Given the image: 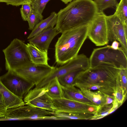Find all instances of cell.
<instances>
[{
    "label": "cell",
    "mask_w": 127,
    "mask_h": 127,
    "mask_svg": "<svg viewBox=\"0 0 127 127\" xmlns=\"http://www.w3.org/2000/svg\"><path fill=\"white\" fill-rule=\"evenodd\" d=\"M120 69L110 64L101 63L79 72L73 85L79 89L98 91L105 95L114 96L120 82Z\"/></svg>",
    "instance_id": "1"
},
{
    "label": "cell",
    "mask_w": 127,
    "mask_h": 127,
    "mask_svg": "<svg viewBox=\"0 0 127 127\" xmlns=\"http://www.w3.org/2000/svg\"><path fill=\"white\" fill-rule=\"evenodd\" d=\"M93 0H74L57 13L55 28L60 33L88 25L97 13Z\"/></svg>",
    "instance_id": "2"
},
{
    "label": "cell",
    "mask_w": 127,
    "mask_h": 127,
    "mask_svg": "<svg viewBox=\"0 0 127 127\" xmlns=\"http://www.w3.org/2000/svg\"><path fill=\"white\" fill-rule=\"evenodd\" d=\"M88 25L67 30L61 33L55 45L57 64L63 65L78 55L87 37Z\"/></svg>",
    "instance_id": "3"
},
{
    "label": "cell",
    "mask_w": 127,
    "mask_h": 127,
    "mask_svg": "<svg viewBox=\"0 0 127 127\" xmlns=\"http://www.w3.org/2000/svg\"><path fill=\"white\" fill-rule=\"evenodd\" d=\"M127 53L121 47L115 50L110 45L94 49L89 59L90 67L101 63L110 64L119 69L127 68Z\"/></svg>",
    "instance_id": "4"
},
{
    "label": "cell",
    "mask_w": 127,
    "mask_h": 127,
    "mask_svg": "<svg viewBox=\"0 0 127 127\" xmlns=\"http://www.w3.org/2000/svg\"><path fill=\"white\" fill-rule=\"evenodd\" d=\"M4 54L6 69L12 71L31 62L27 44L24 41L16 38L3 50Z\"/></svg>",
    "instance_id": "5"
},
{
    "label": "cell",
    "mask_w": 127,
    "mask_h": 127,
    "mask_svg": "<svg viewBox=\"0 0 127 127\" xmlns=\"http://www.w3.org/2000/svg\"><path fill=\"white\" fill-rule=\"evenodd\" d=\"M1 118L8 120H56L51 112L25 104L7 109L4 116Z\"/></svg>",
    "instance_id": "6"
},
{
    "label": "cell",
    "mask_w": 127,
    "mask_h": 127,
    "mask_svg": "<svg viewBox=\"0 0 127 127\" xmlns=\"http://www.w3.org/2000/svg\"><path fill=\"white\" fill-rule=\"evenodd\" d=\"M56 67L49 64H35L31 62L10 71L36 86L53 72Z\"/></svg>",
    "instance_id": "7"
},
{
    "label": "cell",
    "mask_w": 127,
    "mask_h": 127,
    "mask_svg": "<svg viewBox=\"0 0 127 127\" xmlns=\"http://www.w3.org/2000/svg\"><path fill=\"white\" fill-rule=\"evenodd\" d=\"M106 16L103 12H97L88 25L87 37L96 46H103L109 42Z\"/></svg>",
    "instance_id": "8"
},
{
    "label": "cell",
    "mask_w": 127,
    "mask_h": 127,
    "mask_svg": "<svg viewBox=\"0 0 127 127\" xmlns=\"http://www.w3.org/2000/svg\"><path fill=\"white\" fill-rule=\"evenodd\" d=\"M55 70L35 87H44L55 77L58 78L72 71L79 69L86 70L90 66L89 59L83 54L78 55L65 64Z\"/></svg>",
    "instance_id": "9"
},
{
    "label": "cell",
    "mask_w": 127,
    "mask_h": 127,
    "mask_svg": "<svg viewBox=\"0 0 127 127\" xmlns=\"http://www.w3.org/2000/svg\"><path fill=\"white\" fill-rule=\"evenodd\" d=\"M108 41H118L121 47L127 53V25L114 13L106 17Z\"/></svg>",
    "instance_id": "10"
},
{
    "label": "cell",
    "mask_w": 127,
    "mask_h": 127,
    "mask_svg": "<svg viewBox=\"0 0 127 127\" xmlns=\"http://www.w3.org/2000/svg\"><path fill=\"white\" fill-rule=\"evenodd\" d=\"M57 112L72 114H89L94 115L98 106L63 97L52 99Z\"/></svg>",
    "instance_id": "11"
},
{
    "label": "cell",
    "mask_w": 127,
    "mask_h": 127,
    "mask_svg": "<svg viewBox=\"0 0 127 127\" xmlns=\"http://www.w3.org/2000/svg\"><path fill=\"white\" fill-rule=\"evenodd\" d=\"M0 77L2 83L10 92L23 99L35 86L10 71Z\"/></svg>",
    "instance_id": "12"
},
{
    "label": "cell",
    "mask_w": 127,
    "mask_h": 127,
    "mask_svg": "<svg viewBox=\"0 0 127 127\" xmlns=\"http://www.w3.org/2000/svg\"><path fill=\"white\" fill-rule=\"evenodd\" d=\"M25 105L55 112L56 107L52 99L47 94L45 88L35 87L30 90L23 99Z\"/></svg>",
    "instance_id": "13"
},
{
    "label": "cell",
    "mask_w": 127,
    "mask_h": 127,
    "mask_svg": "<svg viewBox=\"0 0 127 127\" xmlns=\"http://www.w3.org/2000/svg\"><path fill=\"white\" fill-rule=\"evenodd\" d=\"M55 27H51L28 39L29 43L39 49L48 51L53 39L59 33Z\"/></svg>",
    "instance_id": "14"
},
{
    "label": "cell",
    "mask_w": 127,
    "mask_h": 127,
    "mask_svg": "<svg viewBox=\"0 0 127 127\" xmlns=\"http://www.w3.org/2000/svg\"><path fill=\"white\" fill-rule=\"evenodd\" d=\"M0 93L3 97L7 109L25 105L22 99L15 95L4 85L0 77Z\"/></svg>",
    "instance_id": "15"
},
{
    "label": "cell",
    "mask_w": 127,
    "mask_h": 127,
    "mask_svg": "<svg viewBox=\"0 0 127 127\" xmlns=\"http://www.w3.org/2000/svg\"><path fill=\"white\" fill-rule=\"evenodd\" d=\"M26 44L30 60L32 63L37 64H48L49 58L47 51H42L29 43Z\"/></svg>",
    "instance_id": "16"
},
{
    "label": "cell",
    "mask_w": 127,
    "mask_h": 127,
    "mask_svg": "<svg viewBox=\"0 0 127 127\" xmlns=\"http://www.w3.org/2000/svg\"><path fill=\"white\" fill-rule=\"evenodd\" d=\"M62 86L64 98L86 103L94 105L91 101L82 94L80 89L76 87L73 85L66 86Z\"/></svg>",
    "instance_id": "17"
},
{
    "label": "cell",
    "mask_w": 127,
    "mask_h": 127,
    "mask_svg": "<svg viewBox=\"0 0 127 127\" xmlns=\"http://www.w3.org/2000/svg\"><path fill=\"white\" fill-rule=\"evenodd\" d=\"M57 13L56 12L51 13L48 17L43 19L34 28L28 36V39L31 38L50 27H54L57 23Z\"/></svg>",
    "instance_id": "18"
},
{
    "label": "cell",
    "mask_w": 127,
    "mask_h": 127,
    "mask_svg": "<svg viewBox=\"0 0 127 127\" xmlns=\"http://www.w3.org/2000/svg\"><path fill=\"white\" fill-rule=\"evenodd\" d=\"M43 87L47 94L52 99L63 97L62 86L57 77H55Z\"/></svg>",
    "instance_id": "19"
},
{
    "label": "cell",
    "mask_w": 127,
    "mask_h": 127,
    "mask_svg": "<svg viewBox=\"0 0 127 127\" xmlns=\"http://www.w3.org/2000/svg\"><path fill=\"white\" fill-rule=\"evenodd\" d=\"M80 89L82 94L94 105L98 106L105 105L106 102L105 95L98 91H93L84 88Z\"/></svg>",
    "instance_id": "20"
},
{
    "label": "cell",
    "mask_w": 127,
    "mask_h": 127,
    "mask_svg": "<svg viewBox=\"0 0 127 127\" xmlns=\"http://www.w3.org/2000/svg\"><path fill=\"white\" fill-rule=\"evenodd\" d=\"M56 120H91L94 115L89 114H72L64 112H52Z\"/></svg>",
    "instance_id": "21"
},
{
    "label": "cell",
    "mask_w": 127,
    "mask_h": 127,
    "mask_svg": "<svg viewBox=\"0 0 127 127\" xmlns=\"http://www.w3.org/2000/svg\"><path fill=\"white\" fill-rule=\"evenodd\" d=\"M116 7L114 14L127 25V0H121Z\"/></svg>",
    "instance_id": "22"
},
{
    "label": "cell",
    "mask_w": 127,
    "mask_h": 127,
    "mask_svg": "<svg viewBox=\"0 0 127 127\" xmlns=\"http://www.w3.org/2000/svg\"><path fill=\"white\" fill-rule=\"evenodd\" d=\"M85 70L79 69L68 73L58 78L61 85L66 86L73 85L74 79L76 75L80 72Z\"/></svg>",
    "instance_id": "23"
},
{
    "label": "cell",
    "mask_w": 127,
    "mask_h": 127,
    "mask_svg": "<svg viewBox=\"0 0 127 127\" xmlns=\"http://www.w3.org/2000/svg\"><path fill=\"white\" fill-rule=\"evenodd\" d=\"M97 12H103L108 8L117 6L118 4L116 0H94Z\"/></svg>",
    "instance_id": "24"
},
{
    "label": "cell",
    "mask_w": 127,
    "mask_h": 127,
    "mask_svg": "<svg viewBox=\"0 0 127 127\" xmlns=\"http://www.w3.org/2000/svg\"><path fill=\"white\" fill-rule=\"evenodd\" d=\"M43 18L42 14H41L32 9L27 21L29 25V29L32 30Z\"/></svg>",
    "instance_id": "25"
},
{
    "label": "cell",
    "mask_w": 127,
    "mask_h": 127,
    "mask_svg": "<svg viewBox=\"0 0 127 127\" xmlns=\"http://www.w3.org/2000/svg\"><path fill=\"white\" fill-rule=\"evenodd\" d=\"M112 106V103L102 106H98L95 114L94 115L92 120L100 119L111 113Z\"/></svg>",
    "instance_id": "26"
},
{
    "label": "cell",
    "mask_w": 127,
    "mask_h": 127,
    "mask_svg": "<svg viewBox=\"0 0 127 127\" xmlns=\"http://www.w3.org/2000/svg\"><path fill=\"white\" fill-rule=\"evenodd\" d=\"M51 0H31V4L32 9L42 14L46 6Z\"/></svg>",
    "instance_id": "27"
},
{
    "label": "cell",
    "mask_w": 127,
    "mask_h": 127,
    "mask_svg": "<svg viewBox=\"0 0 127 127\" xmlns=\"http://www.w3.org/2000/svg\"><path fill=\"white\" fill-rule=\"evenodd\" d=\"M115 99L117 101L121 106L123 103L127 95L125 94L121 86L120 82L118 83L114 94Z\"/></svg>",
    "instance_id": "28"
},
{
    "label": "cell",
    "mask_w": 127,
    "mask_h": 127,
    "mask_svg": "<svg viewBox=\"0 0 127 127\" xmlns=\"http://www.w3.org/2000/svg\"><path fill=\"white\" fill-rule=\"evenodd\" d=\"M119 75L121 86L125 94L127 95V68L120 69Z\"/></svg>",
    "instance_id": "29"
},
{
    "label": "cell",
    "mask_w": 127,
    "mask_h": 127,
    "mask_svg": "<svg viewBox=\"0 0 127 127\" xmlns=\"http://www.w3.org/2000/svg\"><path fill=\"white\" fill-rule=\"evenodd\" d=\"M20 10L23 20L25 21H27L32 10L31 3H26L22 4Z\"/></svg>",
    "instance_id": "30"
},
{
    "label": "cell",
    "mask_w": 127,
    "mask_h": 127,
    "mask_svg": "<svg viewBox=\"0 0 127 127\" xmlns=\"http://www.w3.org/2000/svg\"><path fill=\"white\" fill-rule=\"evenodd\" d=\"M0 2H5L7 5L17 6L24 3H31V0H0Z\"/></svg>",
    "instance_id": "31"
},
{
    "label": "cell",
    "mask_w": 127,
    "mask_h": 127,
    "mask_svg": "<svg viewBox=\"0 0 127 127\" xmlns=\"http://www.w3.org/2000/svg\"><path fill=\"white\" fill-rule=\"evenodd\" d=\"M7 110L3 97L0 93V118L4 116Z\"/></svg>",
    "instance_id": "32"
},
{
    "label": "cell",
    "mask_w": 127,
    "mask_h": 127,
    "mask_svg": "<svg viewBox=\"0 0 127 127\" xmlns=\"http://www.w3.org/2000/svg\"><path fill=\"white\" fill-rule=\"evenodd\" d=\"M106 102L105 105H107L112 103L115 99V97L114 96H111L106 95Z\"/></svg>",
    "instance_id": "33"
},
{
    "label": "cell",
    "mask_w": 127,
    "mask_h": 127,
    "mask_svg": "<svg viewBox=\"0 0 127 127\" xmlns=\"http://www.w3.org/2000/svg\"><path fill=\"white\" fill-rule=\"evenodd\" d=\"M112 103L113 106L112 108V111L111 113L114 112L120 106L119 103L115 98Z\"/></svg>",
    "instance_id": "34"
},
{
    "label": "cell",
    "mask_w": 127,
    "mask_h": 127,
    "mask_svg": "<svg viewBox=\"0 0 127 127\" xmlns=\"http://www.w3.org/2000/svg\"><path fill=\"white\" fill-rule=\"evenodd\" d=\"M120 43L117 41H113L111 47L112 49L115 50H118L120 49V47H119Z\"/></svg>",
    "instance_id": "35"
},
{
    "label": "cell",
    "mask_w": 127,
    "mask_h": 127,
    "mask_svg": "<svg viewBox=\"0 0 127 127\" xmlns=\"http://www.w3.org/2000/svg\"><path fill=\"white\" fill-rule=\"evenodd\" d=\"M65 4H67L68 2H71L74 0H60Z\"/></svg>",
    "instance_id": "36"
},
{
    "label": "cell",
    "mask_w": 127,
    "mask_h": 127,
    "mask_svg": "<svg viewBox=\"0 0 127 127\" xmlns=\"http://www.w3.org/2000/svg\"><path fill=\"white\" fill-rule=\"evenodd\" d=\"M2 70V69L1 67L0 66V73L1 72Z\"/></svg>",
    "instance_id": "37"
}]
</instances>
